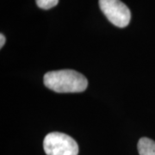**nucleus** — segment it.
Wrapping results in <instances>:
<instances>
[{
    "label": "nucleus",
    "instance_id": "5",
    "mask_svg": "<svg viewBox=\"0 0 155 155\" xmlns=\"http://www.w3.org/2000/svg\"><path fill=\"white\" fill-rule=\"evenodd\" d=\"M39 8L43 10H49L58 5L59 0H35Z\"/></svg>",
    "mask_w": 155,
    "mask_h": 155
},
{
    "label": "nucleus",
    "instance_id": "3",
    "mask_svg": "<svg viewBox=\"0 0 155 155\" xmlns=\"http://www.w3.org/2000/svg\"><path fill=\"white\" fill-rule=\"evenodd\" d=\"M102 12L108 20L118 28H125L129 24L131 13L121 0H99Z\"/></svg>",
    "mask_w": 155,
    "mask_h": 155
},
{
    "label": "nucleus",
    "instance_id": "6",
    "mask_svg": "<svg viewBox=\"0 0 155 155\" xmlns=\"http://www.w3.org/2000/svg\"><path fill=\"white\" fill-rule=\"evenodd\" d=\"M5 43V37L3 34L0 35V48H3Z\"/></svg>",
    "mask_w": 155,
    "mask_h": 155
},
{
    "label": "nucleus",
    "instance_id": "1",
    "mask_svg": "<svg viewBox=\"0 0 155 155\" xmlns=\"http://www.w3.org/2000/svg\"><path fill=\"white\" fill-rule=\"evenodd\" d=\"M44 84L58 93H77L85 91L88 81L83 74L73 70H59L47 72Z\"/></svg>",
    "mask_w": 155,
    "mask_h": 155
},
{
    "label": "nucleus",
    "instance_id": "4",
    "mask_svg": "<svg viewBox=\"0 0 155 155\" xmlns=\"http://www.w3.org/2000/svg\"><path fill=\"white\" fill-rule=\"evenodd\" d=\"M137 147L140 155H155V141L151 139H140Z\"/></svg>",
    "mask_w": 155,
    "mask_h": 155
},
{
    "label": "nucleus",
    "instance_id": "2",
    "mask_svg": "<svg viewBox=\"0 0 155 155\" xmlns=\"http://www.w3.org/2000/svg\"><path fill=\"white\" fill-rule=\"evenodd\" d=\"M43 148L47 155H78V146L66 134L53 132L46 135Z\"/></svg>",
    "mask_w": 155,
    "mask_h": 155
}]
</instances>
